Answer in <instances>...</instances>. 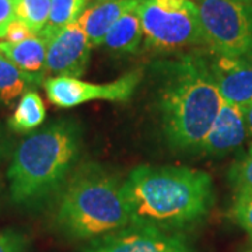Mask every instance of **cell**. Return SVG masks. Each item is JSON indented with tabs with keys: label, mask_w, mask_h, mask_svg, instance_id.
I'll use <instances>...</instances> for the list:
<instances>
[{
	"label": "cell",
	"mask_w": 252,
	"mask_h": 252,
	"mask_svg": "<svg viewBox=\"0 0 252 252\" xmlns=\"http://www.w3.org/2000/svg\"><path fill=\"white\" fill-rule=\"evenodd\" d=\"M237 223L243 227L252 238V192L237 193L233 206Z\"/></svg>",
	"instance_id": "cell-20"
},
{
	"label": "cell",
	"mask_w": 252,
	"mask_h": 252,
	"mask_svg": "<svg viewBox=\"0 0 252 252\" xmlns=\"http://www.w3.org/2000/svg\"><path fill=\"white\" fill-rule=\"evenodd\" d=\"M55 221L76 240H98L130 225L122 184L98 167L84 165L66 185Z\"/></svg>",
	"instance_id": "cell-4"
},
{
	"label": "cell",
	"mask_w": 252,
	"mask_h": 252,
	"mask_svg": "<svg viewBox=\"0 0 252 252\" xmlns=\"http://www.w3.org/2000/svg\"><path fill=\"white\" fill-rule=\"evenodd\" d=\"M1 156H3V144L0 142V160H1Z\"/></svg>",
	"instance_id": "cell-25"
},
{
	"label": "cell",
	"mask_w": 252,
	"mask_h": 252,
	"mask_svg": "<svg viewBox=\"0 0 252 252\" xmlns=\"http://www.w3.org/2000/svg\"><path fill=\"white\" fill-rule=\"evenodd\" d=\"M212 54L252 59V4L245 0H193Z\"/></svg>",
	"instance_id": "cell-6"
},
{
	"label": "cell",
	"mask_w": 252,
	"mask_h": 252,
	"mask_svg": "<svg viewBox=\"0 0 252 252\" xmlns=\"http://www.w3.org/2000/svg\"><path fill=\"white\" fill-rule=\"evenodd\" d=\"M28 240L23 233L7 228L0 230V252H27Z\"/></svg>",
	"instance_id": "cell-21"
},
{
	"label": "cell",
	"mask_w": 252,
	"mask_h": 252,
	"mask_svg": "<svg viewBox=\"0 0 252 252\" xmlns=\"http://www.w3.org/2000/svg\"><path fill=\"white\" fill-rule=\"evenodd\" d=\"M42 79L28 74L17 67L0 54V102L10 105L13 101L21 97L32 84L41 83Z\"/></svg>",
	"instance_id": "cell-16"
},
{
	"label": "cell",
	"mask_w": 252,
	"mask_h": 252,
	"mask_svg": "<svg viewBox=\"0 0 252 252\" xmlns=\"http://www.w3.org/2000/svg\"><path fill=\"white\" fill-rule=\"evenodd\" d=\"M13 20H16L13 0H0V38L6 36V31Z\"/></svg>",
	"instance_id": "cell-23"
},
{
	"label": "cell",
	"mask_w": 252,
	"mask_h": 252,
	"mask_svg": "<svg viewBox=\"0 0 252 252\" xmlns=\"http://www.w3.org/2000/svg\"><path fill=\"white\" fill-rule=\"evenodd\" d=\"M245 1H248V3H251L252 4V0H245Z\"/></svg>",
	"instance_id": "cell-26"
},
{
	"label": "cell",
	"mask_w": 252,
	"mask_h": 252,
	"mask_svg": "<svg viewBox=\"0 0 252 252\" xmlns=\"http://www.w3.org/2000/svg\"><path fill=\"white\" fill-rule=\"evenodd\" d=\"M46 46L48 42L42 36L34 35L18 44L7 41L0 42V54L14 63L23 72L42 79L45 76Z\"/></svg>",
	"instance_id": "cell-13"
},
{
	"label": "cell",
	"mask_w": 252,
	"mask_h": 252,
	"mask_svg": "<svg viewBox=\"0 0 252 252\" xmlns=\"http://www.w3.org/2000/svg\"><path fill=\"white\" fill-rule=\"evenodd\" d=\"M244 118H245V124H247V129H248V133L252 135V104H250L248 107H245L243 109Z\"/></svg>",
	"instance_id": "cell-24"
},
{
	"label": "cell",
	"mask_w": 252,
	"mask_h": 252,
	"mask_svg": "<svg viewBox=\"0 0 252 252\" xmlns=\"http://www.w3.org/2000/svg\"><path fill=\"white\" fill-rule=\"evenodd\" d=\"M207 61L225 102L241 109L252 104V59L210 52Z\"/></svg>",
	"instance_id": "cell-10"
},
{
	"label": "cell",
	"mask_w": 252,
	"mask_h": 252,
	"mask_svg": "<svg viewBox=\"0 0 252 252\" xmlns=\"http://www.w3.org/2000/svg\"><path fill=\"white\" fill-rule=\"evenodd\" d=\"M46 109L44 99L35 90L26 91L9 118V127L17 133H27L44 124Z\"/></svg>",
	"instance_id": "cell-15"
},
{
	"label": "cell",
	"mask_w": 252,
	"mask_h": 252,
	"mask_svg": "<svg viewBox=\"0 0 252 252\" xmlns=\"http://www.w3.org/2000/svg\"><path fill=\"white\" fill-rule=\"evenodd\" d=\"M91 48L77 21L62 28L48 41L45 76L80 77L87 69Z\"/></svg>",
	"instance_id": "cell-9"
},
{
	"label": "cell",
	"mask_w": 252,
	"mask_h": 252,
	"mask_svg": "<svg viewBox=\"0 0 252 252\" xmlns=\"http://www.w3.org/2000/svg\"><path fill=\"white\" fill-rule=\"evenodd\" d=\"M16 18L24 23L34 34H39L45 28L51 0H13Z\"/></svg>",
	"instance_id": "cell-18"
},
{
	"label": "cell",
	"mask_w": 252,
	"mask_h": 252,
	"mask_svg": "<svg viewBox=\"0 0 252 252\" xmlns=\"http://www.w3.org/2000/svg\"><path fill=\"white\" fill-rule=\"evenodd\" d=\"M143 39V30L136 9L127 11L111 27L102 45L114 54H135Z\"/></svg>",
	"instance_id": "cell-14"
},
{
	"label": "cell",
	"mask_w": 252,
	"mask_h": 252,
	"mask_svg": "<svg viewBox=\"0 0 252 252\" xmlns=\"http://www.w3.org/2000/svg\"><path fill=\"white\" fill-rule=\"evenodd\" d=\"M248 135L243 109L225 102L217 114L200 152L210 156H224L234 152Z\"/></svg>",
	"instance_id": "cell-11"
},
{
	"label": "cell",
	"mask_w": 252,
	"mask_h": 252,
	"mask_svg": "<svg viewBox=\"0 0 252 252\" xmlns=\"http://www.w3.org/2000/svg\"><path fill=\"white\" fill-rule=\"evenodd\" d=\"M158 76V111L168 143L181 150H200L224 104L207 56L185 54L154 64Z\"/></svg>",
	"instance_id": "cell-1"
},
{
	"label": "cell",
	"mask_w": 252,
	"mask_h": 252,
	"mask_svg": "<svg viewBox=\"0 0 252 252\" xmlns=\"http://www.w3.org/2000/svg\"><path fill=\"white\" fill-rule=\"evenodd\" d=\"M139 1H140V0H139Z\"/></svg>",
	"instance_id": "cell-27"
},
{
	"label": "cell",
	"mask_w": 252,
	"mask_h": 252,
	"mask_svg": "<svg viewBox=\"0 0 252 252\" xmlns=\"http://www.w3.org/2000/svg\"><path fill=\"white\" fill-rule=\"evenodd\" d=\"M80 143V127L66 119L27 136L18 144L7 171L11 200L32 206L56 192L79 158Z\"/></svg>",
	"instance_id": "cell-3"
},
{
	"label": "cell",
	"mask_w": 252,
	"mask_h": 252,
	"mask_svg": "<svg viewBox=\"0 0 252 252\" xmlns=\"http://www.w3.org/2000/svg\"><path fill=\"white\" fill-rule=\"evenodd\" d=\"M89 0H51V11L45 28L38 34L46 42L62 28L76 23L87 9Z\"/></svg>",
	"instance_id": "cell-17"
},
{
	"label": "cell",
	"mask_w": 252,
	"mask_h": 252,
	"mask_svg": "<svg viewBox=\"0 0 252 252\" xmlns=\"http://www.w3.org/2000/svg\"><path fill=\"white\" fill-rule=\"evenodd\" d=\"M130 224L175 231L198 223L213 205V181L188 167L140 165L122 184Z\"/></svg>",
	"instance_id": "cell-2"
},
{
	"label": "cell",
	"mask_w": 252,
	"mask_h": 252,
	"mask_svg": "<svg viewBox=\"0 0 252 252\" xmlns=\"http://www.w3.org/2000/svg\"><path fill=\"white\" fill-rule=\"evenodd\" d=\"M228 180L237 193L252 192V147L228 172Z\"/></svg>",
	"instance_id": "cell-19"
},
{
	"label": "cell",
	"mask_w": 252,
	"mask_h": 252,
	"mask_svg": "<svg viewBox=\"0 0 252 252\" xmlns=\"http://www.w3.org/2000/svg\"><path fill=\"white\" fill-rule=\"evenodd\" d=\"M142 1V0H140ZM139 0H97L84 10L77 24L87 36L91 46H101L111 27L127 11L135 10Z\"/></svg>",
	"instance_id": "cell-12"
},
{
	"label": "cell",
	"mask_w": 252,
	"mask_h": 252,
	"mask_svg": "<svg viewBox=\"0 0 252 252\" xmlns=\"http://www.w3.org/2000/svg\"><path fill=\"white\" fill-rule=\"evenodd\" d=\"M142 77V69L130 70L108 83H90L72 76H55L46 77L44 89L51 104L59 108H73L95 99L126 102L135 94Z\"/></svg>",
	"instance_id": "cell-7"
},
{
	"label": "cell",
	"mask_w": 252,
	"mask_h": 252,
	"mask_svg": "<svg viewBox=\"0 0 252 252\" xmlns=\"http://www.w3.org/2000/svg\"><path fill=\"white\" fill-rule=\"evenodd\" d=\"M83 252H193V250L184 237L171 231L130 224L94 240Z\"/></svg>",
	"instance_id": "cell-8"
},
{
	"label": "cell",
	"mask_w": 252,
	"mask_h": 252,
	"mask_svg": "<svg viewBox=\"0 0 252 252\" xmlns=\"http://www.w3.org/2000/svg\"><path fill=\"white\" fill-rule=\"evenodd\" d=\"M34 35H36V34H34L24 23H21L20 20L16 18L10 23L4 38L10 44H18V42H23V41H26V39Z\"/></svg>",
	"instance_id": "cell-22"
},
{
	"label": "cell",
	"mask_w": 252,
	"mask_h": 252,
	"mask_svg": "<svg viewBox=\"0 0 252 252\" xmlns=\"http://www.w3.org/2000/svg\"><path fill=\"white\" fill-rule=\"evenodd\" d=\"M146 45L156 51H180L205 45L193 0H142L136 7Z\"/></svg>",
	"instance_id": "cell-5"
}]
</instances>
